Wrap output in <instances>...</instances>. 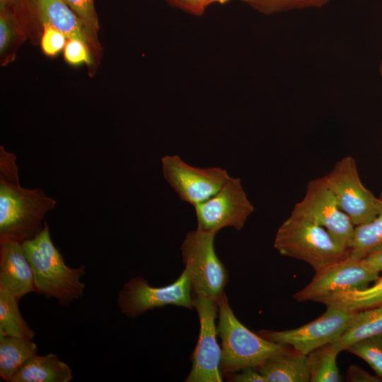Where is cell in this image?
<instances>
[{
    "mask_svg": "<svg viewBox=\"0 0 382 382\" xmlns=\"http://www.w3.org/2000/svg\"><path fill=\"white\" fill-rule=\"evenodd\" d=\"M16 156L0 146V241L23 243L43 228L45 214L56 200L40 188L21 186Z\"/></svg>",
    "mask_w": 382,
    "mask_h": 382,
    "instance_id": "cell-1",
    "label": "cell"
},
{
    "mask_svg": "<svg viewBox=\"0 0 382 382\" xmlns=\"http://www.w3.org/2000/svg\"><path fill=\"white\" fill-rule=\"evenodd\" d=\"M22 245L33 270L35 292L54 298L63 306L83 296L85 284L80 279L85 274V267H71L64 262L51 240L47 222L37 235Z\"/></svg>",
    "mask_w": 382,
    "mask_h": 382,
    "instance_id": "cell-2",
    "label": "cell"
},
{
    "mask_svg": "<svg viewBox=\"0 0 382 382\" xmlns=\"http://www.w3.org/2000/svg\"><path fill=\"white\" fill-rule=\"evenodd\" d=\"M218 305L217 333L221 340L220 370L228 375L257 369L291 347L268 340L250 331L235 316L225 292L216 300Z\"/></svg>",
    "mask_w": 382,
    "mask_h": 382,
    "instance_id": "cell-3",
    "label": "cell"
},
{
    "mask_svg": "<svg viewBox=\"0 0 382 382\" xmlns=\"http://www.w3.org/2000/svg\"><path fill=\"white\" fill-rule=\"evenodd\" d=\"M274 247L282 255L303 260L315 270L351 253L325 228L291 214L279 227Z\"/></svg>",
    "mask_w": 382,
    "mask_h": 382,
    "instance_id": "cell-4",
    "label": "cell"
},
{
    "mask_svg": "<svg viewBox=\"0 0 382 382\" xmlns=\"http://www.w3.org/2000/svg\"><path fill=\"white\" fill-rule=\"evenodd\" d=\"M215 236L197 228L187 233L180 247L192 294L214 300L224 292L228 278V271L215 250Z\"/></svg>",
    "mask_w": 382,
    "mask_h": 382,
    "instance_id": "cell-5",
    "label": "cell"
},
{
    "mask_svg": "<svg viewBox=\"0 0 382 382\" xmlns=\"http://www.w3.org/2000/svg\"><path fill=\"white\" fill-rule=\"evenodd\" d=\"M323 177L340 208L355 226L372 221L382 210V200L363 185L352 156L340 158Z\"/></svg>",
    "mask_w": 382,
    "mask_h": 382,
    "instance_id": "cell-6",
    "label": "cell"
},
{
    "mask_svg": "<svg viewBox=\"0 0 382 382\" xmlns=\"http://www.w3.org/2000/svg\"><path fill=\"white\" fill-rule=\"evenodd\" d=\"M117 303L120 311L131 318L168 305L192 310L191 280L185 270L174 282L161 287L151 286L145 279L137 277L123 286L118 294Z\"/></svg>",
    "mask_w": 382,
    "mask_h": 382,
    "instance_id": "cell-7",
    "label": "cell"
},
{
    "mask_svg": "<svg viewBox=\"0 0 382 382\" xmlns=\"http://www.w3.org/2000/svg\"><path fill=\"white\" fill-rule=\"evenodd\" d=\"M357 312L327 306L320 316L301 327L282 331L261 330L257 334L307 355L337 340L350 326Z\"/></svg>",
    "mask_w": 382,
    "mask_h": 382,
    "instance_id": "cell-8",
    "label": "cell"
},
{
    "mask_svg": "<svg viewBox=\"0 0 382 382\" xmlns=\"http://www.w3.org/2000/svg\"><path fill=\"white\" fill-rule=\"evenodd\" d=\"M197 229L216 234L226 227L240 231L255 207L240 178L231 177L212 197L194 207Z\"/></svg>",
    "mask_w": 382,
    "mask_h": 382,
    "instance_id": "cell-9",
    "label": "cell"
},
{
    "mask_svg": "<svg viewBox=\"0 0 382 382\" xmlns=\"http://www.w3.org/2000/svg\"><path fill=\"white\" fill-rule=\"evenodd\" d=\"M291 214L323 227L339 244L349 248L355 226L340 208L323 176L307 183L304 197L294 204Z\"/></svg>",
    "mask_w": 382,
    "mask_h": 382,
    "instance_id": "cell-10",
    "label": "cell"
},
{
    "mask_svg": "<svg viewBox=\"0 0 382 382\" xmlns=\"http://www.w3.org/2000/svg\"><path fill=\"white\" fill-rule=\"evenodd\" d=\"M161 166L166 180L178 197L193 207L215 195L231 178L226 169L194 166L178 155L162 157Z\"/></svg>",
    "mask_w": 382,
    "mask_h": 382,
    "instance_id": "cell-11",
    "label": "cell"
},
{
    "mask_svg": "<svg viewBox=\"0 0 382 382\" xmlns=\"http://www.w3.org/2000/svg\"><path fill=\"white\" fill-rule=\"evenodd\" d=\"M192 296L193 308L199 320V334L192 356V369L185 381L221 382V349L217 341L216 325L217 303L216 300L204 296Z\"/></svg>",
    "mask_w": 382,
    "mask_h": 382,
    "instance_id": "cell-12",
    "label": "cell"
},
{
    "mask_svg": "<svg viewBox=\"0 0 382 382\" xmlns=\"http://www.w3.org/2000/svg\"><path fill=\"white\" fill-rule=\"evenodd\" d=\"M315 271L311 282L293 295L296 301H315L336 292L363 289L379 277L364 258L352 255Z\"/></svg>",
    "mask_w": 382,
    "mask_h": 382,
    "instance_id": "cell-13",
    "label": "cell"
},
{
    "mask_svg": "<svg viewBox=\"0 0 382 382\" xmlns=\"http://www.w3.org/2000/svg\"><path fill=\"white\" fill-rule=\"evenodd\" d=\"M0 287L10 291L18 301L35 291L33 270L21 243L0 241Z\"/></svg>",
    "mask_w": 382,
    "mask_h": 382,
    "instance_id": "cell-14",
    "label": "cell"
},
{
    "mask_svg": "<svg viewBox=\"0 0 382 382\" xmlns=\"http://www.w3.org/2000/svg\"><path fill=\"white\" fill-rule=\"evenodd\" d=\"M40 20L63 33L68 39H78L95 46L93 37L64 0H22Z\"/></svg>",
    "mask_w": 382,
    "mask_h": 382,
    "instance_id": "cell-15",
    "label": "cell"
},
{
    "mask_svg": "<svg viewBox=\"0 0 382 382\" xmlns=\"http://www.w3.org/2000/svg\"><path fill=\"white\" fill-rule=\"evenodd\" d=\"M266 382H308L307 355L290 347L257 368Z\"/></svg>",
    "mask_w": 382,
    "mask_h": 382,
    "instance_id": "cell-16",
    "label": "cell"
},
{
    "mask_svg": "<svg viewBox=\"0 0 382 382\" xmlns=\"http://www.w3.org/2000/svg\"><path fill=\"white\" fill-rule=\"evenodd\" d=\"M72 379L69 366L56 354H35L14 374L11 382H69Z\"/></svg>",
    "mask_w": 382,
    "mask_h": 382,
    "instance_id": "cell-17",
    "label": "cell"
},
{
    "mask_svg": "<svg viewBox=\"0 0 382 382\" xmlns=\"http://www.w3.org/2000/svg\"><path fill=\"white\" fill-rule=\"evenodd\" d=\"M315 301L349 311H358L382 304V277H378L371 286L336 292L318 298Z\"/></svg>",
    "mask_w": 382,
    "mask_h": 382,
    "instance_id": "cell-18",
    "label": "cell"
},
{
    "mask_svg": "<svg viewBox=\"0 0 382 382\" xmlns=\"http://www.w3.org/2000/svg\"><path fill=\"white\" fill-rule=\"evenodd\" d=\"M37 347L33 340L4 335L0 337V376L8 382L33 356Z\"/></svg>",
    "mask_w": 382,
    "mask_h": 382,
    "instance_id": "cell-19",
    "label": "cell"
},
{
    "mask_svg": "<svg viewBox=\"0 0 382 382\" xmlns=\"http://www.w3.org/2000/svg\"><path fill=\"white\" fill-rule=\"evenodd\" d=\"M379 334H382V304L358 311L348 329L332 344L342 352L357 341Z\"/></svg>",
    "mask_w": 382,
    "mask_h": 382,
    "instance_id": "cell-20",
    "label": "cell"
},
{
    "mask_svg": "<svg viewBox=\"0 0 382 382\" xmlns=\"http://www.w3.org/2000/svg\"><path fill=\"white\" fill-rule=\"evenodd\" d=\"M18 301L10 291L0 287V330L8 336L33 340L35 333L23 318Z\"/></svg>",
    "mask_w": 382,
    "mask_h": 382,
    "instance_id": "cell-21",
    "label": "cell"
},
{
    "mask_svg": "<svg viewBox=\"0 0 382 382\" xmlns=\"http://www.w3.org/2000/svg\"><path fill=\"white\" fill-rule=\"evenodd\" d=\"M340 352L332 343H330L307 354L310 381H341L336 361Z\"/></svg>",
    "mask_w": 382,
    "mask_h": 382,
    "instance_id": "cell-22",
    "label": "cell"
},
{
    "mask_svg": "<svg viewBox=\"0 0 382 382\" xmlns=\"http://www.w3.org/2000/svg\"><path fill=\"white\" fill-rule=\"evenodd\" d=\"M380 245H382V210L372 221L354 227L349 244L350 255L363 258Z\"/></svg>",
    "mask_w": 382,
    "mask_h": 382,
    "instance_id": "cell-23",
    "label": "cell"
},
{
    "mask_svg": "<svg viewBox=\"0 0 382 382\" xmlns=\"http://www.w3.org/2000/svg\"><path fill=\"white\" fill-rule=\"evenodd\" d=\"M345 351L364 359L382 381V334L357 341Z\"/></svg>",
    "mask_w": 382,
    "mask_h": 382,
    "instance_id": "cell-24",
    "label": "cell"
},
{
    "mask_svg": "<svg viewBox=\"0 0 382 382\" xmlns=\"http://www.w3.org/2000/svg\"><path fill=\"white\" fill-rule=\"evenodd\" d=\"M14 6L0 4V52L4 54L11 47L16 35L17 18Z\"/></svg>",
    "mask_w": 382,
    "mask_h": 382,
    "instance_id": "cell-25",
    "label": "cell"
},
{
    "mask_svg": "<svg viewBox=\"0 0 382 382\" xmlns=\"http://www.w3.org/2000/svg\"><path fill=\"white\" fill-rule=\"evenodd\" d=\"M85 25L90 35L95 37L99 29L94 0H64Z\"/></svg>",
    "mask_w": 382,
    "mask_h": 382,
    "instance_id": "cell-26",
    "label": "cell"
},
{
    "mask_svg": "<svg viewBox=\"0 0 382 382\" xmlns=\"http://www.w3.org/2000/svg\"><path fill=\"white\" fill-rule=\"evenodd\" d=\"M42 26L43 33L40 41L42 50L47 56H56L64 49L67 37L49 24L42 23Z\"/></svg>",
    "mask_w": 382,
    "mask_h": 382,
    "instance_id": "cell-27",
    "label": "cell"
},
{
    "mask_svg": "<svg viewBox=\"0 0 382 382\" xmlns=\"http://www.w3.org/2000/svg\"><path fill=\"white\" fill-rule=\"evenodd\" d=\"M89 46L78 39H68L64 49L65 60L71 65L91 64Z\"/></svg>",
    "mask_w": 382,
    "mask_h": 382,
    "instance_id": "cell-28",
    "label": "cell"
},
{
    "mask_svg": "<svg viewBox=\"0 0 382 382\" xmlns=\"http://www.w3.org/2000/svg\"><path fill=\"white\" fill-rule=\"evenodd\" d=\"M264 13L311 6V0H243Z\"/></svg>",
    "mask_w": 382,
    "mask_h": 382,
    "instance_id": "cell-29",
    "label": "cell"
},
{
    "mask_svg": "<svg viewBox=\"0 0 382 382\" xmlns=\"http://www.w3.org/2000/svg\"><path fill=\"white\" fill-rule=\"evenodd\" d=\"M240 373L226 375L228 381L236 382H266L265 378L257 369L248 368L240 371Z\"/></svg>",
    "mask_w": 382,
    "mask_h": 382,
    "instance_id": "cell-30",
    "label": "cell"
},
{
    "mask_svg": "<svg viewBox=\"0 0 382 382\" xmlns=\"http://www.w3.org/2000/svg\"><path fill=\"white\" fill-rule=\"evenodd\" d=\"M172 6L190 14L201 15L205 7L197 0H166Z\"/></svg>",
    "mask_w": 382,
    "mask_h": 382,
    "instance_id": "cell-31",
    "label": "cell"
},
{
    "mask_svg": "<svg viewBox=\"0 0 382 382\" xmlns=\"http://www.w3.org/2000/svg\"><path fill=\"white\" fill-rule=\"evenodd\" d=\"M347 381H362V382H378L381 381V379L377 376H373L363 369L352 365L350 366L347 374Z\"/></svg>",
    "mask_w": 382,
    "mask_h": 382,
    "instance_id": "cell-32",
    "label": "cell"
},
{
    "mask_svg": "<svg viewBox=\"0 0 382 382\" xmlns=\"http://www.w3.org/2000/svg\"><path fill=\"white\" fill-rule=\"evenodd\" d=\"M363 258L371 269L378 273L382 272V245L374 248Z\"/></svg>",
    "mask_w": 382,
    "mask_h": 382,
    "instance_id": "cell-33",
    "label": "cell"
},
{
    "mask_svg": "<svg viewBox=\"0 0 382 382\" xmlns=\"http://www.w3.org/2000/svg\"><path fill=\"white\" fill-rule=\"evenodd\" d=\"M21 0H0V4L13 6L18 4Z\"/></svg>",
    "mask_w": 382,
    "mask_h": 382,
    "instance_id": "cell-34",
    "label": "cell"
},
{
    "mask_svg": "<svg viewBox=\"0 0 382 382\" xmlns=\"http://www.w3.org/2000/svg\"><path fill=\"white\" fill-rule=\"evenodd\" d=\"M328 0H311V4L312 5L319 6L328 2Z\"/></svg>",
    "mask_w": 382,
    "mask_h": 382,
    "instance_id": "cell-35",
    "label": "cell"
},
{
    "mask_svg": "<svg viewBox=\"0 0 382 382\" xmlns=\"http://www.w3.org/2000/svg\"><path fill=\"white\" fill-rule=\"evenodd\" d=\"M230 0H207V6L213 3L224 4Z\"/></svg>",
    "mask_w": 382,
    "mask_h": 382,
    "instance_id": "cell-36",
    "label": "cell"
},
{
    "mask_svg": "<svg viewBox=\"0 0 382 382\" xmlns=\"http://www.w3.org/2000/svg\"><path fill=\"white\" fill-rule=\"evenodd\" d=\"M199 1L205 8L207 6V0H197Z\"/></svg>",
    "mask_w": 382,
    "mask_h": 382,
    "instance_id": "cell-37",
    "label": "cell"
},
{
    "mask_svg": "<svg viewBox=\"0 0 382 382\" xmlns=\"http://www.w3.org/2000/svg\"><path fill=\"white\" fill-rule=\"evenodd\" d=\"M380 72H381V77H382V61H381V65H380Z\"/></svg>",
    "mask_w": 382,
    "mask_h": 382,
    "instance_id": "cell-38",
    "label": "cell"
},
{
    "mask_svg": "<svg viewBox=\"0 0 382 382\" xmlns=\"http://www.w3.org/2000/svg\"><path fill=\"white\" fill-rule=\"evenodd\" d=\"M379 198L382 200V190H381V194H380V196H379Z\"/></svg>",
    "mask_w": 382,
    "mask_h": 382,
    "instance_id": "cell-39",
    "label": "cell"
}]
</instances>
